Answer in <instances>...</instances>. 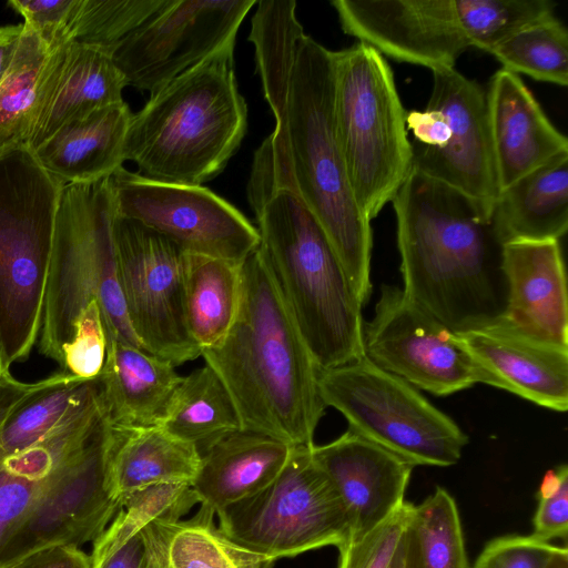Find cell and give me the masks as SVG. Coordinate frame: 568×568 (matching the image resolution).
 Returning a JSON list of instances; mask_svg holds the SVG:
<instances>
[{"label":"cell","instance_id":"cell-1","mask_svg":"<svg viewBox=\"0 0 568 568\" xmlns=\"http://www.w3.org/2000/svg\"><path fill=\"white\" fill-rule=\"evenodd\" d=\"M273 114L275 128L254 154L247 194L295 193L324 230L364 305L372 288V227L355 200L336 136L333 51L302 38Z\"/></svg>","mask_w":568,"mask_h":568},{"label":"cell","instance_id":"cell-2","mask_svg":"<svg viewBox=\"0 0 568 568\" xmlns=\"http://www.w3.org/2000/svg\"><path fill=\"white\" fill-rule=\"evenodd\" d=\"M390 202L406 296L457 334L497 323L507 301L503 245L484 210L415 169Z\"/></svg>","mask_w":568,"mask_h":568},{"label":"cell","instance_id":"cell-3","mask_svg":"<svg viewBox=\"0 0 568 568\" xmlns=\"http://www.w3.org/2000/svg\"><path fill=\"white\" fill-rule=\"evenodd\" d=\"M237 410L241 429L312 446L324 415L314 363L257 247L241 266L236 318L217 347L201 352Z\"/></svg>","mask_w":568,"mask_h":568},{"label":"cell","instance_id":"cell-4","mask_svg":"<svg viewBox=\"0 0 568 568\" xmlns=\"http://www.w3.org/2000/svg\"><path fill=\"white\" fill-rule=\"evenodd\" d=\"M247 199L258 248L317 368L363 357V305L315 216L287 189Z\"/></svg>","mask_w":568,"mask_h":568},{"label":"cell","instance_id":"cell-5","mask_svg":"<svg viewBox=\"0 0 568 568\" xmlns=\"http://www.w3.org/2000/svg\"><path fill=\"white\" fill-rule=\"evenodd\" d=\"M246 128L234 50H227L174 78L132 113L124 160L154 181L202 185L224 170Z\"/></svg>","mask_w":568,"mask_h":568},{"label":"cell","instance_id":"cell-6","mask_svg":"<svg viewBox=\"0 0 568 568\" xmlns=\"http://www.w3.org/2000/svg\"><path fill=\"white\" fill-rule=\"evenodd\" d=\"M109 178L64 184L55 216L40 353L63 368V348L80 314L95 301L110 339L142 348L125 311L113 242ZM144 351V349H143Z\"/></svg>","mask_w":568,"mask_h":568},{"label":"cell","instance_id":"cell-7","mask_svg":"<svg viewBox=\"0 0 568 568\" xmlns=\"http://www.w3.org/2000/svg\"><path fill=\"white\" fill-rule=\"evenodd\" d=\"M63 185L29 148L0 153V338L9 366L39 339Z\"/></svg>","mask_w":568,"mask_h":568},{"label":"cell","instance_id":"cell-8","mask_svg":"<svg viewBox=\"0 0 568 568\" xmlns=\"http://www.w3.org/2000/svg\"><path fill=\"white\" fill-rule=\"evenodd\" d=\"M334 123L355 200L372 221L412 170L413 150L392 68L363 42L333 51Z\"/></svg>","mask_w":568,"mask_h":568},{"label":"cell","instance_id":"cell-9","mask_svg":"<svg viewBox=\"0 0 568 568\" xmlns=\"http://www.w3.org/2000/svg\"><path fill=\"white\" fill-rule=\"evenodd\" d=\"M324 405L338 410L348 429L414 467L458 463L468 436L416 387L386 372L365 355L318 371Z\"/></svg>","mask_w":568,"mask_h":568},{"label":"cell","instance_id":"cell-10","mask_svg":"<svg viewBox=\"0 0 568 568\" xmlns=\"http://www.w3.org/2000/svg\"><path fill=\"white\" fill-rule=\"evenodd\" d=\"M312 446H294L273 481L219 510L221 531L273 561L325 546L342 547L349 538L347 514L331 479L314 462Z\"/></svg>","mask_w":568,"mask_h":568},{"label":"cell","instance_id":"cell-11","mask_svg":"<svg viewBox=\"0 0 568 568\" xmlns=\"http://www.w3.org/2000/svg\"><path fill=\"white\" fill-rule=\"evenodd\" d=\"M112 232L119 285L130 325L142 348L174 366L201 356L185 322L184 251L155 231L116 213Z\"/></svg>","mask_w":568,"mask_h":568},{"label":"cell","instance_id":"cell-12","mask_svg":"<svg viewBox=\"0 0 568 568\" xmlns=\"http://www.w3.org/2000/svg\"><path fill=\"white\" fill-rule=\"evenodd\" d=\"M115 213L163 235L186 253L242 264L260 234L235 206L201 185L154 181L123 166L109 176Z\"/></svg>","mask_w":568,"mask_h":568},{"label":"cell","instance_id":"cell-13","mask_svg":"<svg viewBox=\"0 0 568 568\" xmlns=\"http://www.w3.org/2000/svg\"><path fill=\"white\" fill-rule=\"evenodd\" d=\"M108 419L67 455L23 519L0 547V568L50 546L95 541L120 509L108 486Z\"/></svg>","mask_w":568,"mask_h":568},{"label":"cell","instance_id":"cell-14","mask_svg":"<svg viewBox=\"0 0 568 568\" xmlns=\"http://www.w3.org/2000/svg\"><path fill=\"white\" fill-rule=\"evenodd\" d=\"M254 0H168L124 38L112 58L140 91L156 92L205 60L234 50L237 30Z\"/></svg>","mask_w":568,"mask_h":568},{"label":"cell","instance_id":"cell-15","mask_svg":"<svg viewBox=\"0 0 568 568\" xmlns=\"http://www.w3.org/2000/svg\"><path fill=\"white\" fill-rule=\"evenodd\" d=\"M363 346L376 366L437 396L478 383L459 334L394 285H382L373 318L363 322Z\"/></svg>","mask_w":568,"mask_h":568},{"label":"cell","instance_id":"cell-16","mask_svg":"<svg viewBox=\"0 0 568 568\" xmlns=\"http://www.w3.org/2000/svg\"><path fill=\"white\" fill-rule=\"evenodd\" d=\"M428 104L443 112L446 135L440 149H413L412 169L474 200L490 219L498 195L490 146L486 90L455 68L432 71Z\"/></svg>","mask_w":568,"mask_h":568},{"label":"cell","instance_id":"cell-17","mask_svg":"<svg viewBox=\"0 0 568 568\" xmlns=\"http://www.w3.org/2000/svg\"><path fill=\"white\" fill-rule=\"evenodd\" d=\"M345 33L394 60L454 68L469 48L453 0H334Z\"/></svg>","mask_w":568,"mask_h":568},{"label":"cell","instance_id":"cell-18","mask_svg":"<svg viewBox=\"0 0 568 568\" xmlns=\"http://www.w3.org/2000/svg\"><path fill=\"white\" fill-rule=\"evenodd\" d=\"M311 453L343 501L348 540L362 537L405 503L414 466L353 430L327 444H314Z\"/></svg>","mask_w":568,"mask_h":568},{"label":"cell","instance_id":"cell-19","mask_svg":"<svg viewBox=\"0 0 568 568\" xmlns=\"http://www.w3.org/2000/svg\"><path fill=\"white\" fill-rule=\"evenodd\" d=\"M459 336L478 383L556 412L567 410L568 348L530 338L500 322Z\"/></svg>","mask_w":568,"mask_h":568},{"label":"cell","instance_id":"cell-20","mask_svg":"<svg viewBox=\"0 0 568 568\" xmlns=\"http://www.w3.org/2000/svg\"><path fill=\"white\" fill-rule=\"evenodd\" d=\"M507 286L498 321L530 338L568 348L566 271L559 241H519L503 245Z\"/></svg>","mask_w":568,"mask_h":568},{"label":"cell","instance_id":"cell-21","mask_svg":"<svg viewBox=\"0 0 568 568\" xmlns=\"http://www.w3.org/2000/svg\"><path fill=\"white\" fill-rule=\"evenodd\" d=\"M488 129L498 193L568 152L567 138L551 123L519 74L500 69L486 90Z\"/></svg>","mask_w":568,"mask_h":568},{"label":"cell","instance_id":"cell-22","mask_svg":"<svg viewBox=\"0 0 568 568\" xmlns=\"http://www.w3.org/2000/svg\"><path fill=\"white\" fill-rule=\"evenodd\" d=\"M126 85L106 49L71 41L51 50L29 149L70 121L122 102Z\"/></svg>","mask_w":568,"mask_h":568},{"label":"cell","instance_id":"cell-23","mask_svg":"<svg viewBox=\"0 0 568 568\" xmlns=\"http://www.w3.org/2000/svg\"><path fill=\"white\" fill-rule=\"evenodd\" d=\"M293 445L275 437L239 429L201 452L191 487L202 507L215 514L267 486L287 463Z\"/></svg>","mask_w":568,"mask_h":568},{"label":"cell","instance_id":"cell-24","mask_svg":"<svg viewBox=\"0 0 568 568\" xmlns=\"http://www.w3.org/2000/svg\"><path fill=\"white\" fill-rule=\"evenodd\" d=\"M98 376L100 398L112 426H160L182 381L175 366L130 344L106 342Z\"/></svg>","mask_w":568,"mask_h":568},{"label":"cell","instance_id":"cell-25","mask_svg":"<svg viewBox=\"0 0 568 568\" xmlns=\"http://www.w3.org/2000/svg\"><path fill=\"white\" fill-rule=\"evenodd\" d=\"M132 112L122 101L70 121L31 151L62 184L94 182L122 168Z\"/></svg>","mask_w":568,"mask_h":568},{"label":"cell","instance_id":"cell-26","mask_svg":"<svg viewBox=\"0 0 568 568\" xmlns=\"http://www.w3.org/2000/svg\"><path fill=\"white\" fill-rule=\"evenodd\" d=\"M201 464L199 448L161 426L111 425L106 456L108 486L119 501L158 484L192 485Z\"/></svg>","mask_w":568,"mask_h":568},{"label":"cell","instance_id":"cell-27","mask_svg":"<svg viewBox=\"0 0 568 568\" xmlns=\"http://www.w3.org/2000/svg\"><path fill=\"white\" fill-rule=\"evenodd\" d=\"M490 223L501 245L559 241L568 230V152L501 190Z\"/></svg>","mask_w":568,"mask_h":568},{"label":"cell","instance_id":"cell-28","mask_svg":"<svg viewBox=\"0 0 568 568\" xmlns=\"http://www.w3.org/2000/svg\"><path fill=\"white\" fill-rule=\"evenodd\" d=\"M241 266L231 261L184 252L185 322L201 352L221 345L233 326L241 295Z\"/></svg>","mask_w":568,"mask_h":568},{"label":"cell","instance_id":"cell-29","mask_svg":"<svg viewBox=\"0 0 568 568\" xmlns=\"http://www.w3.org/2000/svg\"><path fill=\"white\" fill-rule=\"evenodd\" d=\"M160 426L195 445L200 453L220 437L241 429L230 393L206 364L182 377Z\"/></svg>","mask_w":568,"mask_h":568},{"label":"cell","instance_id":"cell-30","mask_svg":"<svg viewBox=\"0 0 568 568\" xmlns=\"http://www.w3.org/2000/svg\"><path fill=\"white\" fill-rule=\"evenodd\" d=\"M18 50L0 83V153L29 148L51 50L26 24Z\"/></svg>","mask_w":568,"mask_h":568},{"label":"cell","instance_id":"cell-31","mask_svg":"<svg viewBox=\"0 0 568 568\" xmlns=\"http://www.w3.org/2000/svg\"><path fill=\"white\" fill-rule=\"evenodd\" d=\"M98 378L83 379L65 371L24 399L0 433V460L17 454L50 433L75 412L97 387Z\"/></svg>","mask_w":568,"mask_h":568},{"label":"cell","instance_id":"cell-32","mask_svg":"<svg viewBox=\"0 0 568 568\" xmlns=\"http://www.w3.org/2000/svg\"><path fill=\"white\" fill-rule=\"evenodd\" d=\"M69 450L61 437L48 435L0 460V547L31 509Z\"/></svg>","mask_w":568,"mask_h":568},{"label":"cell","instance_id":"cell-33","mask_svg":"<svg viewBox=\"0 0 568 568\" xmlns=\"http://www.w3.org/2000/svg\"><path fill=\"white\" fill-rule=\"evenodd\" d=\"M488 53L514 73L556 85L568 84V32L554 13L519 29Z\"/></svg>","mask_w":568,"mask_h":568},{"label":"cell","instance_id":"cell-34","mask_svg":"<svg viewBox=\"0 0 568 568\" xmlns=\"http://www.w3.org/2000/svg\"><path fill=\"white\" fill-rule=\"evenodd\" d=\"M199 498L189 484H158L123 497L120 509L104 532L93 541L92 566L130 537L156 520L179 521Z\"/></svg>","mask_w":568,"mask_h":568},{"label":"cell","instance_id":"cell-35","mask_svg":"<svg viewBox=\"0 0 568 568\" xmlns=\"http://www.w3.org/2000/svg\"><path fill=\"white\" fill-rule=\"evenodd\" d=\"M215 513L202 507L181 520L170 540V568H272L274 561L253 552L214 525Z\"/></svg>","mask_w":568,"mask_h":568},{"label":"cell","instance_id":"cell-36","mask_svg":"<svg viewBox=\"0 0 568 568\" xmlns=\"http://www.w3.org/2000/svg\"><path fill=\"white\" fill-rule=\"evenodd\" d=\"M460 31L468 44L489 52L496 44L544 17L551 0H453Z\"/></svg>","mask_w":568,"mask_h":568},{"label":"cell","instance_id":"cell-37","mask_svg":"<svg viewBox=\"0 0 568 568\" xmlns=\"http://www.w3.org/2000/svg\"><path fill=\"white\" fill-rule=\"evenodd\" d=\"M415 530L423 568H468L465 539L455 498L443 487L414 505Z\"/></svg>","mask_w":568,"mask_h":568},{"label":"cell","instance_id":"cell-38","mask_svg":"<svg viewBox=\"0 0 568 568\" xmlns=\"http://www.w3.org/2000/svg\"><path fill=\"white\" fill-rule=\"evenodd\" d=\"M168 0H78L69 41L109 50L146 22Z\"/></svg>","mask_w":568,"mask_h":568},{"label":"cell","instance_id":"cell-39","mask_svg":"<svg viewBox=\"0 0 568 568\" xmlns=\"http://www.w3.org/2000/svg\"><path fill=\"white\" fill-rule=\"evenodd\" d=\"M414 504L405 501L382 524L338 548L337 568H393L412 521Z\"/></svg>","mask_w":568,"mask_h":568},{"label":"cell","instance_id":"cell-40","mask_svg":"<svg viewBox=\"0 0 568 568\" xmlns=\"http://www.w3.org/2000/svg\"><path fill=\"white\" fill-rule=\"evenodd\" d=\"M106 334L99 304L93 301L80 314L71 341L63 348V368L77 377L95 379L106 355Z\"/></svg>","mask_w":568,"mask_h":568},{"label":"cell","instance_id":"cell-41","mask_svg":"<svg viewBox=\"0 0 568 568\" xmlns=\"http://www.w3.org/2000/svg\"><path fill=\"white\" fill-rule=\"evenodd\" d=\"M180 521L156 520L148 525L92 568H170L169 545Z\"/></svg>","mask_w":568,"mask_h":568},{"label":"cell","instance_id":"cell-42","mask_svg":"<svg viewBox=\"0 0 568 568\" xmlns=\"http://www.w3.org/2000/svg\"><path fill=\"white\" fill-rule=\"evenodd\" d=\"M537 508L532 518V536L544 540L568 537V467L561 464L548 469L537 493Z\"/></svg>","mask_w":568,"mask_h":568},{"label":"cell","instance_id":"cell-43","mask_svg":"<svg viewBox=\"0 0 568 568\" xmlns=\"http://www.w3.org/2000/svg\"><path fill=\"white\" fill-rule=\"evenodd\" d=\"M558 548L532 535L500 536L486 544L473 568H545Z\"/></svg>","mask_w":568,"mask_h":568},{"label":"cell","instance_id":"cell-44","mask_svg":"<svg viewBox=\"0 0 568 568\" xmlns=\"http://www.w3.org/2000/svg\"><path fill=\"white\" fill-rule=\"evenodd\" d=\"M8 4L24 18L23 23L49 50L70 42L68 31L78 0H11Z\"/></svg>","mask_w":568,"mask_h":568},{"label":"cell","instance_id":"cell-45","mask_svg":"<svg viewBox=\"0 0 568 568\" xmlns=\"http://www.w3.org/2000/svg\"><path fill=\"white\" fill-rule=\"evenodd\" d=\"M7 568H92L91 557L74 545L36 550Z\"/></svg>","mask_w":568,"mask_h":568},{"label":"cell","instance_id":"cell-46","mask_svg":"<svg viewBox=\"0 0 568 568\" xmlns=\"http://www.w3.org/2000/svg\"><path fill=\"white\" fill-rule=\"evenodd\" d=\"M48 381L49 377L34 383H23L12 375L0 379V433L16 408L42 388Z\"/></svg>","mask_w":568,"mask_h":568},{"label":"cell","instance_id":"cell-47","mask_svg":"<svg viewBox=\"0 0 568 568\" xmlns=\"http://www.w3.org/2000/svg\"><path fill=\"white\" fill-rule=\"evenodd\" d=\"M23 29V23L0 27V83L11 67Z\"/></svg>","mask_w":568,"mask_h":568},{"label":"cell","instance_id":"cell-48","mask_svg":"<svg viewBox=\"0 0 568 568\" xmlns=\"http://www.w3.org/2000/svg\"><path fill=\"white\" fill-rule=\"evenodd\" d=\"M393 568H423L418 540L412 521L403 537Z\"/></svg>","mask_w":568,"mask_h":568},{"label":"cell","instance_id":"cell-49","mask_svg":"<svg viewBox=\"0 0 568 568\" xmlns=\"http://www.w3.org/2000/svg\"><path fill=\"white\" fill-rule=\"evenodd\" d=\"M10 375H11L10 366L6 361L3 347H2V343H1V338H0V379L6 378Z\"/></svg>","mask_w":568,"mask_h":568}]
</instances>
